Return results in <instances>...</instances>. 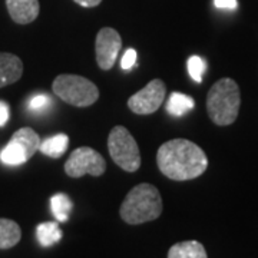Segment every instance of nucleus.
<instances>
[{
	"mask_svg": "<svg viewBox=\"0 0 258 258\" xmlns=\"http://www.w3.org/2000/svg\"><path fill=\"white\" fill-rule=\"evenodd\" d=\"M240 88L230 78L220 79L212 85L207 96L208 116L215 125L227 126L237 119L240 112Z\"/></svg>",
	"mask_w": 258,
	"mask_h": 258,
	"instance_id": "7ed1b4c3",
	"label": "nucleus"
},
{
	"mask_svg": "<svg viewBox=\"0 0 258 258\" xmlns=\"http://www.w3.org/2000/svg\"><path fill=\"white\" fill-rule=\"evenodd\" d=\"M106 171V162L99 152L89 147L75 149L64 164V172L71 178L89 175L101 176Z\"/></svg>",
	"mask_w": 258,
	"mask_h": 258,
	"instance_id": "0eeeda50",
	"label": "nucleus"
},
{
	"mask_svg": "<svg viewBox=\"0 0 258 258\" xmlns=\"http://www.w3.org/2000/svg\"><path fill=\"white\" fill-rule=\"evenodd\" d=\"M186 66H188V74H189L194 82H203L204 75H205V71H207V62L204 60L203 57L197 55L189 56Z\"/></svg>",
	"mask_w": 258,
	"mask_h": 258,
	"instance_id": "a211bd4d",
	"label": "nucleus"
},
{
	"mask_svg": "<svg viewBox=\"0 0 258 258\" xmlns=\"http://www.w3.org/2000/svg\"><path fill=\"white\" fill-rule=\"evenodd\" d=\"M52 89L59 99L76 108L91 106L99 98L96 85L78 75H59L53 81Z\"/></svg>",
	"mask_w": 258,
	"mask_h": 258,
	"instance_id": "20e7f679",
	"label": "nucleus"
},
{
	"mask_svg": "<svg viewBox=\"0 0 258 258\" xmlns=\"http://www.w3.org/2000/svg\"><path fill=\"white\" fill-rule=\"evenodd\" d=\"M165 93V83L161 79H154L144 89L129 98V109L137 115H151L157 112L164 103Z\"/></svg>",
	"mask_w": 258,
	"mask_h": 258,
	"instance_id": "6e6552de",
	"label": "nucleus"
},
{
	"mask_svg": "<svg viewBox=\"0 0 258 258\" xmlns=\"http://www.w3.org/2000/svg\"><path fill=\"white\" fill-rule=\"evenodd\" d=\"M40 147V138L32 128L18 129L9 141V144L0 152L3 164L18 166L28 162Z\"/></svg>",
	"mask_w": 258,
	"mask_h": 258,
	"instance_id": "423d86ee",
	"label": "nucleus"
},
{
	"mask_svg": "<svg viewBox=\"0 0 258 258\" xmlns=\"http://www.w3.org/2000/svg\"><path fill=\"white\" fill-rule=\"evenodd\" d=\"M69 145V138L66 134H57L55 137L45 139L43 142H40V152L43 155L50 158H60L66 152Z\"/></svg>",
	"mask_w": 258,
	"mask_h": 258,
	"instance_id": "dca6fc26",
	"label": "nucleus"
},
{
	"mask_svg": "<svg viewBox=\"0 0 258 258\" xmlns=\"http://www.w3.org/2000/svg\"><path fill=\"white\" fill-rule=\"evenodd\" d=\"M10 18L19 25L32 23L39 15V0H6Z\"/></svg>",
	"mask_w": 258,
	"mask_h": 258,
	"instance_id": "9d476101",
	"label": "nucleus"
},
{
	"mask_svg": "<svg viewBox=\"0 0 258 258\" xmlns=\"http://www.w3.org/2000/svg\"><path fill=\"white\" fill-rule=\"evenodd\" d=\"M122 47L120 35L112 28H103L96 35L95 50H96V62L102 71H109L118 59L119 50Z\"/></svg>",
	"mask_w": 258,
	"mask_h": 258,
	"instance_id": "1a4fd4ad",
	"label": "nucleus"
},
{
	"mask_svg": "<svg viewBox=\"0 0 258 258\" xmlns=\"http://www.w3.org/2000/svg\"><path fill=\"white\" fill-rule=\"evenodd\" d=\"M74 2L82 8H95V6L101 5L102 0H74Z\"/></svg>",
	"mask_w": 258,
	"mask_h": 258,
	"instance_id": "5701e85b",
	"label": "nucleus"
},
{
	"mask_svg": "<svg viewBox=\"0 0 258 258\" xmlns=\"http://www.w3.org/2000/svg\"><path fill=\"white\" fill-rule=\"evenodd\" d=\"M50 105H53L52 98L45 93H39L29 101V109L32 112H43L47 108H50Z\"/></svg>",
	"mask_w": 258,
	"mask_h": 258,
	"instance_id": "6ab92c4d",
	"label": "nucleus"
},
{
	"mask_svg": "<svg viewBox=\"0 0 258 258\" xmlns=\"http://www.w3.org/2000/svg\"><path fill=\"white\" fill-rule=\"evenodd\" d=\"M22 238L20 227L8 218H0V248L8 249L15 247Z\"/></svg>",
	"mask_w": 258,
	"mask_h": 258,
	"instance_id": "ddd939ff",
	"label": "nucleus"
},
{
	"mask_svg": "<svg viewBox=\"0 0 258 258\" xmlns=\"http://www.w3.org/2000/svg\"><path fill=\"white\" fill-rule=\"evenodd\" d=\"M23 74V63L16 55L0 53V88L18 82Z\"/></svg>",
	"mask_w": 258,
	"mask_h": 258,
	"instance_id": "9b49d317",
	"label": "nucleus"
},
{
	"mask_svg": "<svg viewBox=\"0 0 258 258\" xmlns=\"http://www.w3.org/2000/svg\"><path fill=\"white\" fill-rule=\"evenodd\" d=\"M214 5L218 9L235 10L238 6V2L237 0H214Z\"/></svg>",
	"mask_w": 258,
	"mask_h": 258,
	"instance_id": "412c9836",
	"label": "nucleus"
},
{
	"mask_svg": "<svg viewBox=\"0 0 258 258\" xmlns=\"http://www.w3.org/2000/svg\"><path fill=\"white\" fill-rule=\"evenodd\" d=\"M50 208H52V214L56 218V221L66 222L74 210V203L66 194L57 192L50 198Z\"/></svg>",
	"mask_w": 258,
	"mask_h": 258,
	"instance_id": "f3484780",
	"label": "nucleus"
},
{
	"mask_svg": "<svg viewBox=\"0 0 258 258\" xmlns=\"http://www.w3.org/2000/svg\"><path fill=\"white\" fill-rule=\"evenodd\" d=\"M9 120V103L0 101V128L5 126Z\"/></svg>",
	"mask_w": 258,
	"mask_h": 258,
	"instance_id": "4be33fe9",
	"label": "nucleus"
},
{
	"mask_svg": "<svg viewBox=\"0 0 258 258\" xmlns=\"http://www.w3.org/2000/svg\"><path fill=\"white\" fill-rule=\"evenodd\" d=\"M194 106H195V102L191 96L181 92H174L171 93L169 99L166 102V112L171 116L181 118L185 113H188L191 109H194Z\"/></svg>",
	"mask_w": 258,
	"mask_h": 258,
	"instance_id": "4468645a",
	"label": "nucleus"
},
{
	"mask_svg": "<svg viewBox=\"0 0 258 258\" xmlns=\"http://www.w3.org/2000/svg\"><path fill=\"white\" fill-rule=\"evenodd\" d=\"M161 194L151 184H139L134 186L119 208L120 218L131 225L154 221L161 215Z\"/></svg>",
	"mask_w": 258,
	"mask_h": 258,
	"instance_id": "f03ea898",
	"label": "nucleus"
},
{
	"mask_svg": "<svg viewBox=\"0 0 258 258\" xmlns=\"http://www.w3.org/2000/svg\"><path fill=\"white\" fill-rule=\"evenodd\" d=\"M36 238L42 247H52L62 240V231L57 222H42L36 228Z\"/></svg>",
	"mask_w": 258,
	"mask_h": 258,
	"instance_id": "2eb2a0df",
	"label": "nucleus"
},
{
	"mask_svg": "<svg viewBox=\"0 0 258 258\" xmlns=\"http://www.w3.org/2000/svg\"><path fill=\"white\" fill-rule=\"evenodd\" d=\"M108 149L113 162L126 172H135L141 166V154L137 141L125 126H113L108 137Z\"/></svg>",
	"mask_w": 258,
	"mask_h": 258,
	"instance_id": "39448f33",
	"label": "nucleus"
},
{
	"mask_svg": "<svg viewBox=\"0 0 258 258\" xmlns=\"http://www.w3.org/2000/svg\"><path fill=\"white\" fill-rule=\"evenodd\" d=\"M168 258H208L207 251L204 245L198 241H184L174 244L169 252Z\"/></svg>",
	"mask_w": 258,
	"mask_h": 258,
	"instance_id": "f8f14e48",
	"label": "nucleus"
},
{
	"mask_svg": "<svg viewBox=\"0 0 258 258\" xmlns=\"http://www.w3.org/2000/svg\"><path fill=\"white\" fill-rule=\"evenodd\" d=\"M159 171L169 179L188 181L203 175L208 166V158L201 148L188 139H171L158 149Z\"/></svg>",
	"mask_w": 258,
	"mask_h": 258,
	"instance_id": "f257e3e1",
	"label": "nucleus"
},
{
	"mask_svg": "<svg viewBox=\"0 0 258 258\" xmlns=\"http://www.w3.org/2000/svg\"><path fill=\"white\" fill-rule=\"evenodd\" d=\"M137 64V50L135 49H128L123 56H122V59H120V68L123 69V71H129V69H132L134 66Z\"/></svg>",
	"mask_w": 258,
	"mask_h": 258,
	"instance_id": "aec40b11",
	"label": "nucleus"
}]
</instances>
